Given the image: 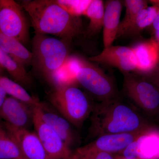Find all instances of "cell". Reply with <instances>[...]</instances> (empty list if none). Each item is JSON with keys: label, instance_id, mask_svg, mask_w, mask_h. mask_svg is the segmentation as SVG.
Returning a JSON list of instances; mask_svg holds the SVG:
<instances>
[{"label": "cell", "instance_id": "1f68e13d", "mask_svg": "<svg viewBox=\"0 0 159 159\" xmlns=\"http://www.w3.org/2000/svg\"><path fill=\"white\" fill-rule=\"evenodd\" d=\"M2 69H3L2 68V67L1 66H0V73H1V72H2Z\"/></svg>", "mask_w": 159, "mask_h": 159}, {"label": "cell", "instance_id": "cb8c5ba5", "mask_svg": "<svg viewBox=\"0 0 159 159\" xmlns=\"http://www.w3.org/2000/svg\"><path fill=\"white\" fill-rule=\"evenodd\" d=\"M57 2L66 11L74 16L80 17L84 15V12L92 0L85 1H65L58 0Z\"/></svg>", "mask_w": 159, "mask_h": 159}, {"label": "cell", "instance_id": "8fae6325", "mask_svg": "<svg viewBox=\"0 0 159 159\" xmlns=\"http://www.w3.org/2000/svg\"><path fill=\"white\" fill-rule=\"evenodd\" d=\"M38 108L43 120L59 134L70 148L77 145L79 136L73 128L74 126L59 112L51 104L43 102Z\"/></svg>", "mask_w": 159, "mask_h": 159}, {"label": "cell", "instance_id": "3957f363", "mask_svg": "<svg viewBox=\"0 0 159 159\" xmlns=\"http://www.w3.org/2000/svg\"><path fill=\"white\" fill-rule=\"evenodd\" d=\"M31 53V65L52 85L57 73L67 61L65 42L47 34L35 33Z\"/></svg>", "mask_w": 159, "mask_h": 159}, {"label": "cell", "instance_id": "9a60e30c", "mask_svg": "<svg viewBox=\"0 0 159 159\" xmlns=\"http://www.w3.org/2000/svg\"><path fill=\"white\" fill-rule=\"evenodd\" d=\"M137 61L139 74L152 71L159 61V46L154 40L139 43L131 48Z\"/></svg>", "mask_w": 159, "mask_h": 159}, {"label": "cell", "instance_id": "f1b7e54d", "mask_svg": "<svg viewBox=\"0 0 159 159\" xmlns=\"http://www.w3.org/2000/svg\"><path fill=\"white\" fill-rule=\"evenodd\" d=\"M153 80V81L152 83L154 84L157 88V87H159V72L157 75H155V77H154Z\"/></svg>", "mask_w": 159, "mask_h": 159}, {"label": "cell", "instance_id": "f546056e", "mask_svg": "<svg viewBox=\"0 0 159 159\" xmlns=\"http://www.w3.org/2000/svg\"><path fill=\"white\" fill-rule=\"evenodd\" d=\"M155 36L156 39V41H155L159 46V31H156Z\"/></svg>", "mask_w": 159, "mask_h": 159}, {"label": "cell", "instance_id": "ffe728a7", "mask_svg": "<svg viewBox=\"0 0 159 159\" xmlns=\"http://www.w3.org/2000/svg\"><path fill=\"white\" fill-rule=\"evenodd\" d=\"M104 5L101 0H92L84 16L90 20L86 34L88 36L96 35L103 28Z\"/></svg>", "mask_w": 159, "mask_h": 159}, {"label": "cell", "instance_id": "8992f818", "mask_svg": "<svg viewBox=\"0 0 159 159\" xmlns=\"http://www.w3.org/2000/svg\"><path fill=\"white\" fill-rule=\"evenodd\" d=\"M122 92L138 110L154 113L159 108V91L152 83L134 72L123 73Z\"/></svg>", "mask_w": 159, "mask_h": 159}, {"label": "cell", "instance_id": "9c48e42d", "mask_svg": "<svg viewBox=\"0 0 159 159\" xmlns=\"http://www.w3.org/2000/svg\"><path fill=\"white\" fill-rule=\"evenodd\" d=\"M89 60L116 68L122 74L134 72L137 69L136 58L132 49L125 46H111Z\"/></svg>", "mask_w": 159, "mask_h": 159}, {"label": "cell", "instance_id": "277c9868", "mask_svg": "<svg viewBox=\"0 0 159 159\" xmlns=\"http://www.w3.org/2000/svg\"><path fill=\"white\" fill-rule=\"evenodd\" d=\"M49 100L61 116L79 129L90 116L95 103L75 84L54 88Z\"/></svg>", "mask_w": 159, "mask_h": 159}, {"label": "cell", "instance_id": "d6a6232c", "mask_svg": "<svg viewBox=\"0 0 159 159\" xmlns=\"http://www.w3.org/2000/svg\"><path fill=\"white\" fill-rule=\"evenodd\" d=\"M70 157H69L68 158H67V159H70Z\"/></svg>", "mask_w": 159, "mask_h": 159}, {"label": "cell", "instance_id": "e0dca14e", "mask_svg": "<svg viewBox=\"0 0 159 159\" xmlns=\"http://www.w3.org/2000/svg\"><path fill=\"white\" fill-rule=\"evenodd\" d=\"M0 66L6 69L15 81L23 87L31 85L32 78L27 73L25 66L17 62L0 48Z\"/></svg>", "mask_w": 159, "mask_h": 159}, {"label": "cell", "instance_id": "d4e9b609", "mask_svg": "<svg viewBox=\"0 0 159 159\" xmlns=\"http://www.w3.org/2000/svg\"><path fill=\"white\" fill-rule=\"evenodd\" d=\"M70 159H116L112 154L97 151L88 150L84 149L82 147L77 148L72 152Z\"/></svg>", "mask_w": 159, "mask_h": 159}, {"label": "cell", "instance_id": "484cf974", "mask_svg": "<svg viewBox=\"0 0 159 159\" xmlns=\"http://www.w3.org/2000/svg\"><path fill=\"white\" fill-rule=\"evenodd\" d=\"M137 139L129 144L124 150L122 151L121 152L122 154L121 156L126 159L139 158Z\"/></svg>", "mask_w": 159, "mask_h": 159}, {"label": "cell", "instance_id": "6da1fadb", "mask_svg": "<svg viewBox=\"0 0 159 159\" xmlns=\"http://www.w3.org/2000/svg\"><path fill=\"white\" fill-rule=\"evenodd\" d=\"M90 116L88 136L92 139L148 128L139 110L120 95L94 103Z\"/></svg>", "mask_w": 159, "mask_h": 159}, {"label": "cell", "instance_id": "7c38bea8", "mask_svg": "<svg viewBox=\"0 0 159 159\" xmlns=\"http://www.w3.org/2000/svg\"><path fill=\"white\" fill-rule=\"evenodd\" d=\"M3 122L26 159H50L35 132L16 128Z\"/></svg>", "mask_w": 159, "mask_h": 159}, {"label": "cell", "instance_id": "603a6c76", "mask_svg": "<svg viewBox=\"0 0 159 159\" xmlns=\"http://www.w3.org/2000/svg\"><path fill=\"white\" fill-rule=\"evenodd\" d=\"M124 3L125 7V16L120 23L117 38L124 36L139 11L148 6L146 1L143 0H125Z\"/></svg>", "mask_w": 159, "mask_h": 159}, {"label": "cell", "instance_id": "4dcf8cb0", "mask_svg": "<svg viewBox=\"0 0 159 159\" xmlns=\"http://www.w3.org/2000/svg\"><path fill=\"white\" fill-rule=\"evenodd\" d=\"M116 159H140L139 158H136V159H126L125 158L123 157L122 156L116 157Z\"/></svg>", "mask_w": 159, "mask_h": 159}, {"label": "cell", "instance_id": "83f0119b", "mask_svg": "<svg viewBox=\"0 0 159 159\" xmlns=\"http://www.w3.org/2000/svg\"><path fill=\"white\" fill-rule=\"evenodd\" d=\"M7 93L4 89L0 85V107L2 106L6 99Z\"/></svg>", "mask_w": 159, "mask_h": 159}, {"label": "cell", "instance_id": "4316f807", "mask_svg": "<svg viewBox=\"0 0 159 159\" xmlns=\"http://www.w3.org/2000/svg\"><path fill=\"white\" fill-rule=\"evenodd\" d=\"M151 2L153 6H156L158 8L157 15L152 25L156 31H159V1H152Z\"/></svg>", "mask_w": 159, "mask_h": 159}, {"label": "cell", "instance_id": "5b68a950", "mask_svg": "<svg viewBox=\"0 0 159 159\" xmlns=\"http://www.w3.org/2000/svg\"><path fill=\"white\" fill-rule=\"evenodd\" d=\"M76 82L92 95L98 102L119 96L113 80L92 62L79 58H73Z\"/></svg>", "mask_w": 159, "mask_h": 159}, {"label": "cell", "instance_id": "ac0fdd59", "mask_svg": "<svg viewBox=\"0 0 159 159\" xmlns=\"http://www.w3.org/2000/svg\"><path fill=\"white\" fill-rule=\"evenodd\" d=\"M140 159H159V133L149 129L137 139Z\"/></svg>", "mask_w": 159, "mask_h": 159}, {"label": "cell", "instance_id": "d6986e66", "mask_svg": "<svg viewBox=\"0 0 159 159\" xmlns=\"http://www.w3.org/2000/svg\"><path fill=\"white\" fill-rule=\"evenodd\" d=\"M0 85L11 97L31 107H39L41 103L37 98L31 96L24 87L8 77H0Z\"/></svg>", "mask_w": 159, "mask_h": 159}, {"label": "cell", "instance_id": "30bf717a", "mask_svg": "<svg viewBox=\"0 0 159 159\" xmlns=\"http://www.w3.org/2000/svg\"><path fill=\"white\" fill-rule=\"evenodd\" d=\"M34 109L13 97H7L0 107V118L13 127L28 129L33 125Z\"/></svg>", "mask_w": 159, "mask_h": 159}, {"label": "cell", "instance_id": "7a4b0ae2", "mask_svg": "<svg viewBox=\"0 0 159 159\" xmlns=\"http://www.w3.org/2000/svg\"><path fill=\"white\" fill-rule=\"evenodd\" d=\"M21 6L29 15L35 33L52 34L65 41L81 33L80 17L69 14L56 0L24 1Z\"/></svg>", "mask_w": 159, "mask_h": 159}, {"label": "cell", "instance_id": "44dd1931", "mask_svg": "<svg viewBox=\"0 0 159 159\" xmlns=\"http://www.w3.org/2000/svg\"><path fill=\"white\" fill-rule=\"evenodd\" d=\"M0 159H26L17 143L0 121Z\"/></svg>", "mask_w": 159, "mask_h": 159}, {"label": "cell", "instance_id": "5bb4252c", "mask_svg": "<svg viewBox=\"0 0 159 159\" xmlns=\"http://www.w3.org/2000/svg\"><path fill=\"white\" fill-rule=\"evenodd\" d=\"M122 1L109 0L104 5L103 43L104 48L112 46L117 38L122 11Z\"/></svg>", "mask_w": 159, "mask_h": 159}, {"label": "cell", "instance_id": "4fadbf2b", "mask_svg": "<svg viewBox=\"0 0 159 159\" xmlns=\"http://www.w3.org/2000/svg\"><path fill=\"white\" fill-rule=\"evenodd\" d=\"M149 129L148 128L132 132L104 135L96 138L94 141L82 147L88 150L104 152L111 154L120 153L129 144Z\"/></svg>", "mask_w": 159, "mask_h": 159}, {"label": "cell", "instance_id": "2e32d148", "mask_svg": "<svg viewBox=\"0 0 159 159\" xmlns=\"http://www.w3.org/2000/svg\"><path fill=\"white\" fill-rule=\"evenodd\" d=\"M0 48L24 66L32 64L31 52L17 39L6 35L1 30Z\"/></svg>", "mask_w": 159, "mask_h": 159}, {"label": "cell", "instance_id": "ba28073f", "mask_svg": "<svg viewBox=\"0 0 159 159\" xmlns=\"http://www.w3.org/2000/svg\"><path fill=\"white\" fill-rule=\"evenodd\" d=\"M38 107H34L33 125L35 132L50 159H66L71 155V148L59 134L40 116Z\"/></svg>", "mask_w": 159, "mask_h": 159}, {"label": "cell", "instance_id": "52a82bcc", "mask_svg": "<svg viewBox=\"0 0 159 159\" xmlns=\"http://www.w3.org/2000/svg\"><path fill=\"white\" fill-rule=\"evenodd\" d=\"M21 5L13 0H0V30L23 45L29 40V25Z\"/></svg>", "mask_w": 159, "mask_h": 159}, {"label": "cell", "instance_id": "7402d4cb", "mask_svg": "<svg viewBox=\"0 0 159 159\" xmlns=\"http://www.w3.org/2000/svg\"><path fill=\"white\" fill-rule=\"evenodd\" d=\"M157 13L158 8L155 6H147L142 9L139 11L123 36L138 35L143 29L153 24Z\"/></svg>", "mask_w": 159, "mask_h": 159}]
</instances>
